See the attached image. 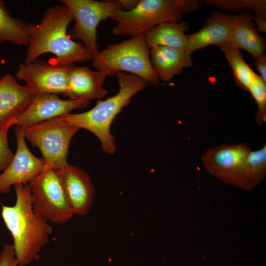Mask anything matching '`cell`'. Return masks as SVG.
Returning a JSON list of instances; mask_svg holds the SVG:
<instances>
[{
    "label": "cell",
    "mask_w": 266,
    "mask_h": 266,
    "mask_svg": "<svg viewBox=\"0 0 266 266\" xmlns=\"http://www.w3.org/2000/svg\"><path fill=\"white\" fill-rule=\"evenodd\" d=\"M121 9L124 10H130L133 8L138 3V0H118Z\"/></svg>",
    "instance_id": "obj_28"
},
{
    "label": "cell",
    "mask_w": 266,
    "mask_h": 266,
    "mask_svg": "<svg viewBox=\"0 0 266 266\" xmlns=\"http://www.w3.org/2000/svg\"><path fill=\"white\" fill-rule=\"evenodd\" d=\"M250 151L244 143L219 145L206 150L202 155V162L210 174L243 189L245 165Z\"/></svg>",
    "instance_id": "obj_9"
},
{
    "label": "cell",
    "mask_w": 266,
    "mask_h": 266,
    "mask_svg": "<svg viewBox=\"0 0 266 266\" xmlns=\"http://www.w3.org/2000/svg\"><path fill=\"white\" fill-rule=\"evenodd\" d=\"M29 186L33 210L47 221L62 224L74 214L57 169L46 166Z\"/></svg>",
    "instance_id": "obj_7"
},
{
    "label": "cell",
    "mask_w": 266,
    "mask_h": 266,
    "mask_svg": "<svg viewBox=\"0 0 266 266\" xmlns=\"http://www.w3.org/2000/svg\"><path fill=\"white\" fill-rule=\"evenodd\" d=\"M150 50L144 35L131 37L118 43L107 45L93 55L92 65L107 76L126 72L158 88L160 78L152 65Z\"/></svg>",
    "instance_id": "obj_5"
},
{
    "label": "cell",
    "mask_w": 266,
    "mask_h": 266,
    "mask_svg": "<svg viewBox=\"0 0 266 266\" xmlns=\"http://www.w3.org/2000/svg\"><path fill=\"white\" fill-rule=\"evenodd\" d=\"M255 67L260 76L266 81V56L264 53L256 58Z\"/></svg>",
    "instance_id": "obj_27"
},
{
    "label": "cell",
    "mask_w": 266,
    "mask_h": 266,
    "mask_svg": "<svg viewBox=\"0 0 266 266\" xmlns=\"http://www.w3.org/2000/svg\"><path fill=\"white\" fill-rule=\"evenodd\" d=\"M0 266H19L12 244H3L0 252Z\"/></svg>",
    "instance_id": "obj_26"
},
{
    "label": "cell",
    "mask_w": 266,
    "mask_h": 266,
    "mask_svg": "<svg viewBox=\"0 0 266 266\" xmlns=\"http://www.w3.org/2000/svg\"><path fill=\"white\" fill-rule=\"evenodd\" d=\"M17 149L7 168L0 174V194L8 193L12 186L27 184L45 168L42 159L33 155L29 149L23 134V128L15 129Z\"/></svg>",
    "instance_id": "obj_11"
},
{
    "label": "cell",
    "mask_w": 266,
    "mask_h": 266,
    "mask_svg": "<svg viewBox=\"0 0 266 266\" xmlns=\"http://www.w3.org/2000/svg\"><path fill=\"white\" fill-rule=\"evenodd\" d=\"M248 90L256 102V121L261 126L266 121V81L256 74Z\"/></svg>",
    "instance_id": "obj_24"
},
{
    "label": "cell",
    "mask_w": 266,
    "mask_h": 266,
    "mask_svg": "<svg viewBox=\"0 0 266 266\" xmlns=\"http://www.w3.org/2000/svg\"><path fill=\"white\" fill-rule=\"evenodd\" d=\"M37 94L8 73L0 78V128L9 130Z\"/></svg>",
    "instance_id": "obj_12"
},
{
    "label": "cell",
    "mask_w": 266,
    "mask_h": 266,
    "mask_svg": "<svg viewBox=\"0 0 266 266\" xmlns=\"http://www.w3.org/2000/svg\"><path fill=\"white\" fill-rule=\"evenodd\" d=\"M68 66L51 65L36 59L29 64H20L15 75L37 94L64 95L67 88Z\"/></svg>",
    "instance_id": "obj_10"
},
{
    "label": "cell",
    "mask_w": 266,
    "mask_h": 266,
    "mask_svg": "<svg viewBox=\"0 0 266 266\" xmlns=\"http://www.w3.org/2000/svg\"><path fill=\"white\" fill-rule=\"evenodd\" d=\"M150 57L160 80L165 83L192 65L191 55L183 49L156 46L150 48Z\"/></svg>",
    "instance_id": "obj_17"
},
{
    "label": "cell",
    "mask_w": 266,
    "mask_h": 266,
    "mask_svg": "<svg viewBox=\"0 0 266 266\" xmlns=\"http://www.w3.org/2000/svg\"><path fill=\"white\" fill-rule=\"evenodd\" d=\"M69 10L75 25L70 33L72 37L82 42L94 55L99 50L97 30L101 21L110 18L113 11L121 9L117 0H62Z\"/></svg>",
    "instance_id": "obj_8"
},
{
    "label": "cell",
    "mask_w": 266,
    "mask_h": 266,
    "mask_svg": "<svg viewBox=\"0 0 266 266\" xmlns=\"http://www.w3.org/2000/svg\"><path fill=\"white\" fill-rule=\"evenodd\" d=\"M266 174V145L249 153L244 171L243 189L250 190L258 185Z\"/></svg>",
    "instance_id": "obj_22"
},
{
    "label": "cell",
    "mask_w": 266,
    "mask_h": 266,
    "mask_svg": "<svg viewBox=\"0 0 266 266\" xmlns=\"http://www.w3.org/2000/svg\"><path fill=\"white\" fill-rule=\"evenodd\" d=\"M58 171L74 214H87L91 207L95 194L89 175L85 170L68 164Z\"/></svg>",
    "instance_id": "obj_14"
},
{
    "label": "cell",
    "mask_w": 266,
    "mask_h": 266,
    "mask_svg": "<svg viewBox=\"0 0 266 266\" xmlns=\"http://www.w3.org/2000/svg\"><path fill=\"white\" fill-rule=\"evenodd\" d=\"M200 5L195 0H140L131 10L113 11L110 18L117 24L112 33L131 37L143 35L158 24L179 21L184 13L196 11Z\"/></svg>",
    "instance_id": "obj_4"
},
{
    "label": "cell",
    "mask_w": 266,
    "mask_h": 266,
    "mask_svg": "<svg viewBox=\"0 0 266 266\" xmlns=\"http://www.w3.org/2000/svg\"><path fill=\"white\" fill-rule=\"evenodd\" d=\"M23 128L25 139L39 148L46 166L58 169L67 164L70 142L79 128L61 116Z\"/></svg>",
    "instance_id": "obj_6"
},
{
    "label": "cell",
    "mask_w": 266,
    "mask_h": 266,
    "mask_svg": "<svg viewBox=\"0 0 266 266\" xmlns=\"http://www.w3.org/2000/svg\"><path fill=\"white\" fill-rule=\"evenodd\" d=\"M89 101L62 100L54 94H37L28 107L17 118L14 125L24 127L69 113L84 108Z\"/></svg>",
    "instance_id": "obj_13"
},
{
    "label": "cell",
    "mask_w": 266,
    "mask_h": 266,
    "mask_svg": "<svg viewBox=\"0 0 266 266\" xmlns=\"http://www.w3.org/2000/svg\"><path fill=\"white\" fill-rule=\"evenodd\" d=\"M107 75L93 71L85 66L69 65L67 72V88L64 96L76 100H100L107 94L103 87Z\"/></svg>",
    "instance_id": "obj_15"
},
{
    "label": "cell",
    "mask_w": 266,
    "mask_h": 266,
    "mask_svg": "<svg viewBox=\"0 0 266 266\" xmlns=\"http://www.w3.org/2000/svg\"><path fill=\"white\" fill-rule=\"evenodd\" d=\"M115 75L120 88L115 96L104 100H98L96 105L87 111L61 116L69 124L94 134L100 140L102 150L109 154H114L116 150L115 139L110 132L112 121L132 98L149 85L132 74L118 72Z\"/></svg>",
    "instance_id": "obj_3"
},
{
    "label": "cell",
    "mask_w": 266,
    "mask_h": 266,
    "mask_svg": "<svg viewBox=\"0 0 266 266\" xmlns=\"http://www.w3.org/2000/svg\"><path fill=\"white\" fill-rule=\"evenodd\" d=\"M32 23L10 16L5 2L0 0V43L11 42L19 46H29Z\"/></svg>",
    "instance_id": "obj_20"
},
{
    "label": "cell",
    "mask_w": 266,
    "mask_h": 266,
    "mask_svg": "<svg viewBox=\"0 0 266 266\" xmlns=\"http://www.w3.org/2000/svg\"><path fill=\"white\" fill-rule=\"evenodd\" d=\"M14 189L15 204L2 205L1 215L13 238L18 265L26 266L40 257L39 253L49 242L52 229L33 210L29 183L15 185Z\"/></svg>",
    "instance_id": "obj_2"
},
{
    "label": "cell",
    "mask_w": 266,
    "mask_h": 266,
    "mask_svg": "<svg viewBox=\"0 0 266 266\" xmlns=\"http://www.w3.org/2000/svg\"><path fill=\"white\" fill-rule=\"evenodd\" d=\"M252 19L255 20L257 22V23L258 24V30L259 31H261L263 32H265L266 31V21L265 20L256 17V16H254L253 15H252ZM257 30V31H258Z\"/></svg>",
    "instance_id": "obj_29"
},
{
    "label": "cell",
    "mask_w": 266,
    "mask_h": 266,
    "mask_svg": "<svg viewBox=\"0 0 266 266\" xmlns=\"http://www.w3.org/2000/svg\"><path fill=\"white\" fill-rule=\"evenodd\" d=\"M72 20L69 10L63 3L47 9L39 23H32L24 63H30L46 53L55 55L56 64L61 66L92 60L93 54L86 46L67 34V27Z\"/></svg>",
    "instance_id": "obj_1"
},
{
    "label": "cell",
    "mask_w": 266,
    "mask_h": 266,
    "mask_svg": "<svg viewBox=\"0 0 266 266\" xmlns=\"http://www.w3.org/2000/svg\"><path fill=\"white\" fill-rule=\"evenodd\" d=\"M188 30L189 25L185 21H168L154 26L143 35L150 48L163 46L186 49L189 35L185 32Z\"/></svg>",
    "instance_id": "obj_19"
},
{
    "label": "cell",
    "mask_w": 266,
    "mask_h": 266,
    "mask_svg": "<svg viewBox=\"0 0 266 266\" xmlns=\"http://www.w3.org/2000/svg\"><path fill=\"white\" fill-rule=\"evenodd\" d=\"M232 16L215 12L208 18L203 27L189 35L186 51L191 54L206 46H219L231 42Z\"/></svg>",
    "instance_id": "obj_16"
},
{
    "label": "cell",
    "mask_w": 266,
    "mask_h": 266,
    "mask_svg": "<svg viewBox=\"0 0 266 266\" xmlns=\"http://www.w3.org/2000/svg\"><path fill=\"white\" fill-rule=\"evenodd\" d=\"M8 131L0 128V174L7 168L14 157L8 146Z\"/></svg>",
    "instance_id": "obj_25"
},
{
    "label": "cell",
    "mask_w": 266,
    "mask_h": 266,
    "mask_svg": "<svg viewBox=\"0 0 266 266\" xmlns=\"http://www.w3.org/2000/svg\"><path fill=\"white\" fill-rule=\"evenodd\" d=\"M230 43L247 51L255 59L266 50L265 39L258 33L252 15L247 12L232 16Z\"/></svg>",
    "instance_id": "obj_18"
},
{
    "label": "cell",
    "mask_w": 266,
    "mask_h": 266,
    "mask_svg": "<svg viewBox=\"0 0 266 266\" xmlns=\"http://www.w3.org/2000/svg\"><path fill=\"white\" fill-rule=\"evenodd\" d=\"M218 47L231 67L236 85L242 89L248 90L257 74L245 62L237 47L230 43L223 44Z\"/></svg>",
    "instance_id": "obj_21"
},
{
    "label": "cell",
    "mask_w": 266,
    "mask_h": 266,
    "mask_svg": "<svg viewBox=\"0 0 266 266\" xmlns=\"http://www.w3.org/2000/svg\"><path fill=\"white\" fill-rule=\"evenodd\" d=\"M210 5L221 9L231 11L254 10L256 17L266 19V0H209L203 1Z\"/></svg>",
    "instance_id": "obj_23"
}]
</instances>
